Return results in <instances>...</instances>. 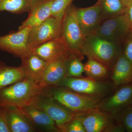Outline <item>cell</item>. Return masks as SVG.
<instances>
[{
    "mask_svg": "<svg viewBox=\"0 0 132 132\" xmlns=\"http://www.w3.org/2000/svg\"><path fill=\"white\" fill-rule=\"evenodd\" d=\"M80 52L88 59L98 62L111 71L123 53L122 44L112 42L92 35L85 37Z\"/></svg>",
    "mask_w": 132,
    "mask_h": 132,
    "instance_id": "1",
    "label": "cell"
},
{
    "mask_svg": "<svg viewBox=\"0 0 132 132\" xmlns=\"http://www.w3.org/2000/svg\"><path fill=\"white\" fill-rule=\"evenodd\" d=\"M41 93L56 101L75 114L98 109L102 100L80 94L61 86L42 88Z\"/></svg>",
    "mask_w": 132,
    "mask_h": 132,
    "instance_id": "2",
    "label": "cell"
},
{
    "mask_svg": "<svg viewBox=\"0 0 132 132\" xmlns=\"http://www.w3.org/2000/svg\"><path fill=\"white\" fill-rule=\"evenodd\" d=\"M42 87L23 79L0 90V108L13 106L21 108L30 104L33 98L41 93Z\"/></svg>",
    "mask_w": 132,
    "mask_h": 132,
    "instance_id": "3",
    "label": "cell"
},
{
    "mask_svg": "<svg viewBox=\"0 0 132 132\" xmlns=\"http://www.w3.org/2000/svg\"><path fill=\"white\" fill-rule=\"evenodd\" d=\"M58 86L62 87L80 94L102 99L115 90L110 81L100 80L88 77H67Z\"/></svg>",
    "mask_w": 132,
    "mask_h": 132,
    "instance_id": "4",
    "label": "cell"
},
{
    "mask_svg": "<svg viewBox=\"0 0 132 132\" xmlns=\"http://www.w3.org/2000/svg\"><path fill=\"white\" fill-rule=\"evenodd\" d=\"M130 30L127 11L102 20L94 34L112 42L122 44Z\"/></svg>",
    "mask_w": 132,
    "mask_h": 132,
    "instance_id": "5",
    "label": "cell"
},
{
    "mask_svg": "<svg viewBox=\"0 0 132 132\" xmlns=\"http://www.w3.org/2000/svg\"><path fill=\"white\" fill-rule=\"evenodd\" d=\"M86 132H124L125 130L114 118L98 109L75 114Z\"/></svg>",
    "mask_w": 132,
    "mask_h": 132,
    "instance_id": "6",
    "label": "cell"
},
{
    "mask_svg": "<svg viewBox=\"0 0 132 132\" xmlns=\"http://www.w3.org/2000/svg\"><path fill=\"white\" fill-rule=\"evenodd\" d=\"M76 7L72 4L62 19L61 35L70 52L81 54L80 50L85 37L78 24Z\"/></svg>",
    "mask_w": 132,
    "mask_h": 132,
    "instance_id": "7",
    "label": "cell"
},
{
    "mask_svg": "<svg viewBox=\"0 0 132 132\" xmlns=\"http://www.w3.org/2000/svg\"><path fill=\"white\" fill-rule=\"evenodd\" d=\"M132 107V83L121 85L101 100L98 109L114 118Z\"/></svg>",
    "mask_w": 132,
    "mask_h": 132,
    "instance_id": "8",
    "label": "cell"
},
{
    "mask_svg": "<svg viewBox=\"0 0 132 132\" xmlns=\"http://www.w3.org/2000/svg\"><path fill=\"white\" fill-rule=\"evenodd\" d=\"M29 105L47 114L54 121L59 130L72 119L75 115L56 101L41 93L34 97Z\"/></svg>",
    "mask_w": 132,
    "mask_h": 132,
    "instance_id": "9",
    "label": "cell"
},
{
    "mask_svg": "<svg viewBox=\"0 0 132 132\" xmlns=\"http://www.w3.org/2000/svg\"><path fill=\"white\" fill-rule=\"evenodd\" d=\"M31 28L18 29L16 32L0 36V50L21 59L32 52L28 44V34Z\"/></svg>",
    "mask_w": 132,
    "mask_h": 132,
    "instance_id": "10",
    "label": "cell"
},
{
    "mask_svg": "<svg viewBox=\"0 0 132 132\" xmlns=\"http://www.w3.org/2000/svg\"><path fill=\"white\" fill-rule=\"evenodd\" d=\"M61 23L52 16L38 26L31 28L28 44L32 51L43 43L61 36Z\"/></svg>",
    "mask_w": 132,
    "mask_h": 132,
    "instance_id": "11",
    "label": "cell"
},
{
    "mask_svg": "<svg viewBox=\"0 0 132 132\" xmlns=\"http://www.w3.org/2000/svg\"><path fill=\"white\" fill-rule=\"evenodd\" d=\"M68 51L48 62L39 84L42 87L58 86L67 78L66 59Z\"/></svg>",
    "mask_w": 132,
    "mask_h": 132,
    "instance_id": "12",
    "label": "cell"
},
{
    "mask_svg": "<svg viewBox=\"0 0 132 132\" xmlns=\"http://www.w3.org/2000/svg\"><path fill=\"white\" fill-rule=\"evenodd\" d=\"M78 24L85 37L94 35L102 21L101 10L96 3L87 7H76Z\"/></svg>",
    "mask_w": 132,
    "mask_h": 132,
    "instance_id": "13",
    "label": "cell"
},
{
    "mask_svg": "<svg viewBox=\"0 0 132 132\" xmlns=\"http://www.w3.org/2000/svg\"><path fill=\"white\" fill-rule=\"evenodd\" d=\"M54 0H33L27 18L18 29L32 28L40 24L52 16L51 7Z\"/></svg>",
    "mask_w": 132,
    "mask_h": 132,
    "instance_id": "14",
    "label": "cell"
},
{
    "mask_svg": "<svg viewBox=\"0 0 132 132\" xmlns=\"http://www.w3.org/2000/svg\"><path fill=\"white\" fill-rule=\"evenodd\" d=\"M21 109L37 131L60 132L54 121L43 111L30 105Z\"/></svg>",
    "mask_w": 132,
    "mask_h": 132,
    "instance_id": "15",
    "label": "cell"
},
{
    "mask_svg": "<svg viewBox=\"0 0 132 132\" xmlns=\"http://www.w3.org/2000/svg\"><path fill=\"white\" fill-rule=\"evenodd\" d=\"M20 65L24 79L39 85L48 62L42 60L32 52L21 59Z\"/></svg>",
    "mask_w": 132,
    "mask_h": 132,
    "instance_id": "16",
    "label": "cell"
},
{
    "mask_svg": "<svg viewBox=\"0 0 132 132\" xmlns=\"http://www.w3.org/2000/svg\"><path fill=\"white\" fill-rule=\"evenodd\" d=\"M109 79L115 89L121 85L132 83V63L123 53L111 70Z\"/></svg>",
    "mask_w": 132,
    "mask_h": 132,
    "instance_id": "17",
    "label": "cell"
},
{
    "mask_svg": "<svg viewBox=\"0 0 132 132\" xmlns=\"http://www.w3.org/2000/svg\"><path fill=\"white\" fill-rule=\"evenodd\" d=\"M68 50L65 42L61 36L36 47L32 52L42 60L49 62Z\"/></svg>",
    "mask_w": 132,
    "mask_h": 132,
    "instance_id": "18",
    "label": "cell"
},
{
    "mask_svg": "<svg viewBox=\"0 0 132 132\" xmlns=\"http://www.w3.org/2000/svg\"><path fill=\"white\" fill-rule=\"evenodd\" d=\"M6 108L10 132H37L20 108L13 106Z\"/></svg>",
    "mask_w": 132,
    "mask_h": 132,
    "instance_id": "19",
    "label": "cell"
},
{
    "mask_svg": "<svg viewBox=\"0 0 132 132\" xmlns=\"http://www.w3.org/2000/svg\"><path fill=\"white\" fill-rule=\"evenodd\" d=\"M24 79L23 72L20 66H8L0 61V90Z\"/></svg>",
    "mask_w": 132,
    "mask_h": 132,
    "instance_id": "20",
    "label": "cell"
},
{
    "mask_svg": "<svg viewBox=\"0 0 132 132\" xmlns=\"http://www.w3.org/2000/svg\"><path fill=\"white\" fill-rule=\"evenodd\" d=\"M101 10L102 20L126 13L127 6L122 0H98Z\"/></svg>",
    "mask_w": 132,
    "mask_h": 132,
    "instance_id": "21",
    "label": "cell"
},
{
    "mask_svg": "<svg viewBox=\"0 0 132 132\" xmlns=\"http://www.w3.org/2000/svg\"><path fill=\"white\" fill-rule=\"evenodd\" d=\"M84 56L81 54L69 50L66 59L67 77L80 78L84 72V64L82 62Z\"/></svg>",
    "mask_w": 132,
    "mask_h": 132,
    "instance_id": "22",
    "label": "cell"
},
{
    "mask_svg": "<svg viewBox=\"0 0 132 132\" xmlns=\"http://www.w3.org/2000/svg\"><path fill=\"white\" fill-rule=\"evenodd\" d=\"M84 72L87 77L100 80H108L110 78L111 71L97 61L88 59L84 64Z\"/></svg>",
    "mask_w": 132,
    "mask_h": 132,
    "instance_id": "23",
    "label": "cell"
},
{
    "mask_svg": "<svg viewBox=\"0 0 132 132\" xmlns=\"http://www.w3.org/2000/svg\"><path fill=\"white\" fill-rule=\"evenodd\" d=\"M33 0H0V12L20 14L28 13Z\"/></svg>",
    "mask_w": 132,
    "mask_h": 132,
    "instance_id": "24",
    "label": "cell"
},
{
    "mask_svg": "<svg viewBox=\"0 0 132 132\" xmlns=\"http://www.w3.org/2000/svg\"><path fill=\"white\" fill-rule=\"evenodd\" d=\"M74 0H54L51 7L52 16L62 21L66 12Z\"/></svg>",
    "mask_w": 132,
    "mask_h": 132,
    "instance_id": "25",
    "label": "cell"
},
{
    "mask_svg": "<svg viewBox=\"0 0 132 132\" xmlns=\"http://www.w3.org/2000/svg\"><path fill=\"white\" fill-rule=\"evenodd\" d=\"M114 118L125 131L132 132V107L122 111Z\"/></svg>",
    "mask_w": 132,
    "mask_h": 132,
    "instance_id": "26",
    "label": "cell"
},
{
    "mask_svg": "<svg viewBox=\"0 0 132 132\" xmlns=\"http://www.w3.org/2000/svg\"><path fill=\"white\" fill-rule=\"evenodd\" d=\"M59 130L60 132H86L81 121L75 116Z\"/></svg>",
    "mask_w": 132,
    "mask_h": 132,
    "instance_id": "27",
    "label": "cell"
},
{
    "mask_svg": "<svg viewBox=\"0 0 132 132\" xmlns=\"http://www.w3.org/2000/svg\"><path fill=\"white\" fill-rule=\"evenodd\" d=\"M123 53L132 63V30H130L122 43Z\"/></svg>",
    "mask_w": 132,
    "mask_h": 132,
    "instance_id": "28",
    "label": "cell"
},
{
    "mask_svg": "<svg viewBox=\"0 0 132 132\" xmlns=\"http://www.w3.org/2000/svg\"><path fill=\"white\" fill-rule=\"evenodd\" d=\"M0 132H10L7 109L0 108Z\"/></svg>",
    "mask_w": 132,
    "mask_h": 132,
    "instance_id": "29",
    "label": "cell"
},
{
    "mask_svg": "<svg viewBox=\"0 0 132 132\" xmlns=\"http://www.w3.org/2000/svg\"><path fill=\"white\" fill-rule=\"evenodd\" d=\"M127 14L130 23V30H132V2L127 6Z\"/></svg>",
    "mask_w": 132,
    "mask_h": 132,
    "instance_id": "30",
    "label": "cell"
},
{
    "mask_svg": "<svg viewBox=\"0 0 132 132\" xmlns=\"http://www.w3.org/2000/svg\"><path fill=\"white\" fill-rule=\"evenodd\" d=\"M125 5L127 6L131 3L132 2V0H122Z\"/></svg>",
    "mask_w": 132,
    "mask_h": 132,
    "instance_id": "31",
    "label": "cell"
}]
</instances>
